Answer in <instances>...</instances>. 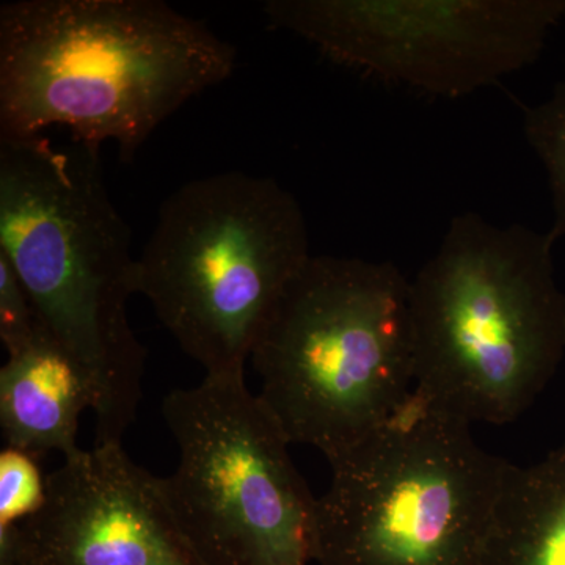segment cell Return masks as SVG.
I'll return each instance as SVG.
<instances>
[{
  "label": "cell",
  "instance_id": "cell-1",
  "mask_svg": "<svg viewBox=\"0 0 565 565\" xmlns=\"http://www.w3.org/2000/svg\"><path fill=\"white\" fill-rule=\"evenodd\" d=\"M232 43L159 0H18L0 9V137L117 145L132 159L236 68Z\"/></svg>",
  "mask_w": 565,
  "mask_h": 565
},
{
  "label": "cell",
  "instance_id": "cell-2",
  "mask_svg": "<svg viewBox=\"0 0 565 565\" xmlns=\"http://www.w3.org/2000/svg\"><path fill=\"white\" fill-rule=\"evenodd\" d=\"M102 148L0 137V255L47 333L92 390L95 445H121L136 422L147 349L128 302L139 294L131 230L111 203Z\"/></svg>",
  "mask_w": 565,
  "mask_h": 565
},
{
  "label": "cell",
  "instance_id": "cell-3",
  "mask_svg": "<svg viewBox=\"0 0 565 565\" xmlns=\"http://www.w3.org/2000/svg\"><path fill=\"white\" fill-rule=\"evenodd\" d=\"M550 232L449 222L411 281L415 390L446 414L505 424L525 414L565 356V294Z\"/></svg>",
  "mask_w": 565,
  "mask_h": 565
},
{
  "label": "cell",
  "instance_id": "cell-4",
  "mask_svg": "<svg viewBox=\"0 0 565 565\" xmlns=\"http://www.w3.org/2000/svg\"><path fill=\"white\" fill-rule=\"evenodd\" d=\"M264 405L327 460L384 426L415 390L411 280L396 264L311 256L250 356Z\"/></svg>",
  "mask_w": 565,
  "mask_h": 565
},
{
  "label": "cell",
  "instance_id": "cell-5",
  "mask_svg": "<svg viewBox=\"0 0 565 565\" xmlns=\"http://www.w3.org/2000/svg\"><path fill=\"white\" fill-rule=\"evenodd\" d=\"M311 256L291 192L273 178L218 173L167 196L137 256V282L206 375L245 374L282 292Z\"/></svg>",
  "mask_w": 565,
  "mask_h": 565
},
{
  "label": "cell",
  "instance_id": "cell-6",
  "mask_svg": "<svg viewBox=\"0 0 565 565\" xmlns=\"http://www.w3.org/2000/svg\"><path fill=\"white\" fill-rule=\"evenodd\" d=\"M318 498V565H484L509 462L471 424L415 392L384 424L329 460Z\"/></svg>",
  "mask_w": 565,
  "mask_h": 565
},
{
  "label": "cell",
  "instance_id": "cell-7",
  "mask_svg": "<svg viewBox=\"0 0 565 565\" xmlns=\"http://www.w3.org/2000/svg\"><path fill=\"white\" fill-rule=\"evenodd\" d=\"M162 415L178 446L163 497L204 565L315 563L318 498L245 374L174 390Z\"/></svg>",
  "mask_w": 565,
  "mask_h": 565
},
{
  "label": "cell",
  "instance_id": "cell-8",
  "mask_svg": "<svg viewBox=\"0 0 565 565\" xmlns=\"http://www.w3.org/2000/svg\"><path fill=\"white\" fill-rule=\"evenodd\" d=\"M263 11L338 65L459 99L537 62L565 0H270Z\"/></svg>",
  "mask_w": 565,
  "mask_h": 565
},
{
  "label": "cell",
  "instance_id": "cell-9",
  "mask_svg": "<svg viewBox=\"0 0 565 565\" xmlns=\"http://www.w3.org/2000/svg\"><path fill=\"white\" fill-rule=\"evenodd\" d=\"M43 508L0 534V565H204L163 497L161 478L122 445L63 457Z\"/></svg>",
  "mask_w": 565,
  "mask_h": 565
},
{
  "label": "cell",
  "instance_id": "cell-10",
  "mask_svg": "<svg viewBox=\"0 0 565 565\" xmlns=\"http://www.w3.org/2000/svg\"><path fill=\"white\" fill-rule=\"evenodd\" d=\"M92 408L90 386L44 327L0 370V427L10 448L36 459L74 455L81 416Z\"/></svg>",
  "mask_w": 565,
  "mask_h": 565
},
{
  "label": "cell",
  "instance_id": "cell-11",
  "mask_svg": "<svg viewBox=\"0 0 565 565\" xmlns=\"http://www.w3.org/2000/svg\"><path fill=\"white\" fill-rule=\"evenodd\" d=\"M484 565H565V444L537 463H509Z\"/></svg>",
  "mask_w": 565,
  "mask_h": 565
},
{
  "label": "cell",
  "instance_id": "cell-12",
  "mask_svg": "<svg viewBox=\"0 0 565 565\" xmlns=\"http://www.w3.org/2000/svg\"><path fill=\"white\" fill-rule=\"evenodd\" d=\"M523 134L537 156L552 196L555 239L565 237V77L548 98L523 111Z\"/></svg>",
  "mask_w": 565,
  "mask_h": 565
},
{
  "label": "cell",
  "instance_id": "cell-13",
  "mask_svg": "<svg viewBox=\"0 0 565 565\" xmlns=\"http://www.w3.org/2000/svg\"><path fill=\"white\" fill-rule=\"evenodd\" d=\"M47 475L39 459L6 446L0 452V534L10 533L43 508Z\"/></svg>",
  "mask_w": 565,
  "mask_h": 565
},
{
  "label": "cell",
  "instance_id": "cell-14",
  "mask_svg": "<svg viewBox=\"0 0 565 565\" xmlns=\"http://www.w3.org/2000/svg\"><path fill=\"white\" fill-rule=\"evenodd\" d=\"M43 330L39 313L20 277L0 255V340L7 355L22 351Z\"/></svg>",
  "mask_w": 565,
  "mask_h": 565
}]
</instances>
